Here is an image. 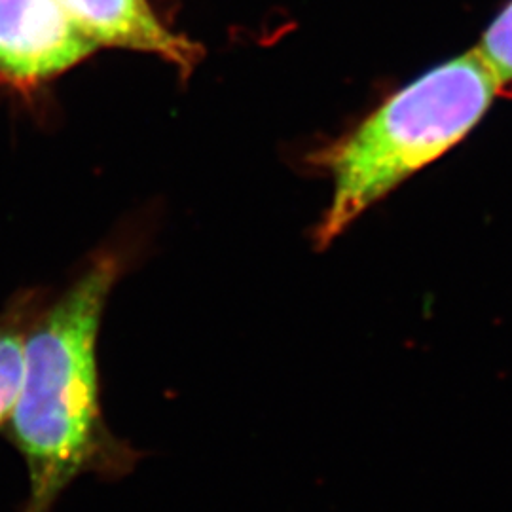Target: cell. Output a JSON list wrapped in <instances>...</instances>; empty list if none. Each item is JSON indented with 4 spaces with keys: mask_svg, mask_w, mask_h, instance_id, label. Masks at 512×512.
Returning <instances> with one entry per match:
<instances>
[{
    "mask_svg": "<svg viewBox=\"0 0 512 512\" xmlns=\"http://www.w3.org/2000/svg\"><path fill=\"white\" fill-rule=\"evenodd\" d=\"M499 80L475 48L393 93L346 137L323 148L334 192L315 228L327 247L391 190L463 141L499 93Z\"/></svg>",
    "mask_w": 512,
    "mask_h": 512,
    "instance_id": "cell-2",
    "label": "cell"
},
{
    "mask_svg": "<svg viewBox=\"0 0 512 512\" xmlns=\"http://www.w3.org/2000/svg\"><path fill=\"white\" fill-rule=\"evenodd\" d=\"M475 50L492 69L501 86L512 82V0L488 27Z\"/></svg>",
    "mask_w": 512,
    "mask_h": 512,
    "instance_id": "cell-6",
    "label": "cell"
},
{
    "mask_svg": "<svg viewBox=\"0 0 512 512\" xmlns=\"http://www.w3.org/2000/svg\"><path fill=\"white\" fill-rule=\"evenodd\" d=\"M97 48L154 55L184 76L202 59V48L181 37L154 12L150 0H55Z\"/></svg>",
    "mask_w": 512,
    "mask_h": 512,
    "instance_id": "cell-4",
    "label": "cell"
},
{
    "mask_svg": "<svg viewBox=\"0 0 512 512\" xmlns=\"http://www.w3.org/2000/svg\"><path fill=\"white\" fill-rule=\"evenodd\" d=\"M124 268L122 247L95 251L27 330L18 399L4 427L29 478L18 512H52L80 476L116 480L141 461L105 421L97 365L101 321Z\"/></svg>",
    "mask_w": 512,
    "mask_h": 512,
    "instance_id": "cell-1",
    "label": "cell"
},
{
    "mask_svg": "<svg viewBox=\"0 0 512 512\" xmlns=\"http://www.w3.org/2000/svg\"><path fill=\"white\" fill-rule=\"evenodd\" d=\"M97 50L55 0H0V84L33 92Z\"/></svg>",
    "mask_w": 512,
    "mask_h": 512,
    "instance_id": "cell-3",
    "label": "cell"
},
{
    "mask_svg": "<svg viewBox=\"0 0 512 512\" xmlns=\"http://www.w3.org/2000/svg\"><path fill=\"white\" fill-rule=\"evenodd\" d=\"M40 308V294L23 293L0 313V431L10 420L18 399L25 336Z\"/></svg>",
    "mask_w": 512,
    "mask_h": 512,
    "instance_id": "cell-5",
    "label": "cell"
}]
</instances>
